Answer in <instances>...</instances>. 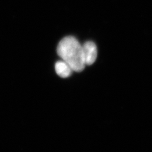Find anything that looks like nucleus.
Masks as SVG:
<instances>
[{
    "label": "nucleus",
    "mask_w": 152,
    "mask_h": 152,
    "mask_svg": "<svg viewBox=\"0 0 152 152\" xmlns=\"http://www.w3.org/2000/svg\"><path fill=\"white\" fill-rule=\"evenodd\" d=\"M57 53L73 71L80 72L85 69L83 47L75 37L68 36L63 38L58 44Z\"/></svg>",
    "instance_id": "obj_1"
},
{
    "label": "nucleus",
    "mask_w": 152,
    "mask_h": 152,
    "mask_svg": "<svg viewBox=\"0 0 152 152\" xmlns=\"http://www.w3.org/2000/svg\"><path fill=\"white\" fill-rule=\"evenodd\" d=\"M82 47L86 65H92L96 61L98 55L96 45L92 41H87Z\"/></svg>",
    "instance_id": "obj_2"
},
{
    "label": "nucleus",
    "mask_w": 152,
    "mask_h": 152,
    "mask_svg": "<svg viewBox=\"0 0 152 152\" xmlns=\"http://www.w3.org/2000/svg\"><path fill=\"white\" fill-rule=\"evenodd\" d=\"M55 69L57 75L61 78L69 77L73 71L71 66L63 60L57 61L55 65Z\"/></svg>",
    "instance_id": "obj_3"
}]
</instances>
